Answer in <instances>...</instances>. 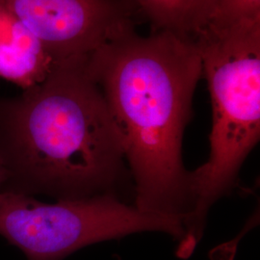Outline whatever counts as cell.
Wrapping results in <instances>:
<instances>
[{
    "label": "cell",
    "instance_id": "cell-1",
    "mask_svg": "<svg viewBox=\"0 0 260 260\" xmlns=\"http://www.w3.org/2000/svg\"><path fill=\"white\" fill-rule=\"evenodd\" d=\"M121 137L140 211L185 220L192 209L182 141L203 63L195 41L136 30L87 55Z\"/></svg>",
    "mask_w": 260,
    "mask_h": 260
},
{
    "label": "cell",
    "instance_id": "cell-2",
    "mask_svg": "<svg viewBox=\"0 0 260 260\" xmlns=\"http://www.w3.org/2000/svg\"><path fill=\"white\" fill-rule=\"evenodd\" d=\"M1 191L74 201L120 197L130 173L121 137L87 55L58 62L47 78L0 98Z\"/></svg>",
    "mask_w": 260,
    "mask_h": 260
},
{
    "label": "cell",
    "instance_id": "cell-3",
    "mask_svg": "<svg viewBox=\"0 0 260 260\" xmlns=\"http://www.w3.org/2000/svg\"><path fill=\"white\" fill-rule=\"evenodd\" d=\"M212 105L208 160L190 172L192 209L179 247L192 253L212 205L237 185L260 137V23L208 26L198 36Z\"/></svg>",
    "mask_w": 260,
    "mask_h": 260
},
{
    "label": "cell",
    "instance_id": "cell-4",
    "mask_svg": "<svg viewBox=\"0 0 260 260\" xmlns=\"http://www.w3.org/2000/svg\"><path fill=\"white\" fill-rule=\"evenodd\" d=\"M159 232L182 242V219L140 211L117 196L56 201L0 191V236L27 260H64L99 242L133 233Z\"/></svg>",
    "mask_w": 260,
    "mask_h": 260
},
{
    "label": "cell",
    "instance_id": "cell-5",
    "mask_svg": "<svg viewBox=\"0 0 260 260\" xmlns=\"http://www.w3.org/2000/svg\"><path fill=\"white\" fill-rule=\"evenodd\" d=\"M56 62L88 55L135 29L126 0H4Z\"/></svg>",
    "mask_w": 260,
    "mask_h": 260
},
{
    "label": "cell",
    "instance_id": "cell-6",
    "mask_svg": "<svg viewBox=\"0 0 260 260\" xmlns=\"http://www.w3.org/2000/svg\"><path fill=\"white\" fill-rule=\"evenodd\" d=\"M55 60L4 0H0V78L23 91L43 82Z\"/></svg>",
    "mask_w": 260,
    "mask_h": 260
},
{
    "label": "cell",
    "instance_id": "cell-7",
    "mask_svg": "<svg viewBox=\"0 0 260 260\" xmlns=\"http://www.w3.org/2000/svg\"><path fill=\"white\" fill-rule=\"evenodd\" d=\"M151 32H169L195 41L213 17L217 0H126Z\"/></svg>",
    "mask_w": 260,
    "mask_h": 260
},
{
    "label": "cell",
    "instance_id": "cell-8",
    "mask_svg": "<svg viewBox=\"0 0 260 260\" xmlns=\"http://www.w3.org/2000/svg\"><path fill=\"white\" fill-rule=\"evenodd\" d=\"M243 23H260V0H217L208 26L230 27Z\"/></svg>",
    "mask_w": 260,
    "mask_h": 260
},
{
    "label": "cell",
    "instance_id": "cell-9",
    "mask_svg": "<svg viewBox=\"0 0 260 260\" xmlns=\"http://www.w3.org/2000/svg\"><path fill=\"white\" fill-rule=\"evenodd\" d=\"M6 179H7V175H6V171L3 167L1 161H0V191L3 189L4 184L6 182Z\"/></svg>",
    "mask_w": 260,
    "mask_h": 260
}]
</instances>
